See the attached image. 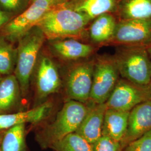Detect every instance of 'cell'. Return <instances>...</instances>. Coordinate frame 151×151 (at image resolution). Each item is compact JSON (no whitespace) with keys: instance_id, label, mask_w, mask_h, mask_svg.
<instances>
[{"instance_id":"32","label":"cell","mask_w":151,"mask_h":151,"mask_svg":"<svg viewBox=\"0 0 151 151\" xmlns=\"http://www.w3.org/2000/svg\"><path fill=\"white\" fill-rule=\"evenodd\" d=\"M34 1H35V0H31V4H32V2H33Z\"/></svg>"},{"instance_id":"27","label":"cell","mask_w":151,"mask_h":151,"mask_svg":"<svg viewBox=\"0 0 151 151\" xmlns=\"http://www.w3.org/2000/svg\"><path fill=\"white\" fill-rule=\"evenodd\" d=\"M70 0H52L53 7L63 5L68 2Z\"/></svg>"},{"instance_id":"16","label":"cell","mask_w":151,"mask_h":151,"mask_svg":"<svg viewBox=\"0 0 151 151\" xmlns=\"http://www.w3.org/2000/svg\"><path fill=\"white\" fill-rule=\"evenodd\" d=\"M113 14H104L92 20L88 29V36L93 45H108L113 37L118 22Z\"/></svg>"},{"instance_id":"14","label":"cell","mask_w":151,"mask_h":151,"mask_svg":"<svg viewBox=\"0 0 151 151\" xmlns=\"http://www.w3.org/2000/svg\"><path fill=\"white\" fill-rule=\"evenodd\" d=\"M52 106V102L46 101L27 111L0 114V130H6L20 124L38 123L48 116Z\"/></svg>"},{"instance_id":"23","label":"cell","mask_w":151,"mask_h":151,"mask_svg":"<svg viewBox=\"0 0 151 151\" xmlns=\"http://www.w3.org/2000/svg\"><path fill=\"white\" fill-rule=\"evenodd\" d=\"M31 0H0V8L15 17L27 9Z\"/></svg>"},{"instance_id":"10","label":"cell","mask_w":151,"mask_h":151,"mask_svg":"<svg viewBox=\"0 0 151 151\" xmlns=\"http://www.w3.org/2000/svg\"><path fill=\"white\" fill-rule=\"evenodd\" d=\"M35 68V96L38 106L50 95L59 91L62 81L57 65L49 56L42 55Z\"/></svg>"},{"instance_id":"29","label":"cell","mask_w":151,"mask_h":151,"mask_svg":"<svg viewBox=\"0 0 151 151\" xmlns=\"http://www.w3.org/2000/svg\"><path fill=\"white\" fill-rule=\"evenodd\" d=\"M146 48H147V49L148 54L150 55V58L151 62V43L150 45H148Z\"/></svg>"},{"instance_id":"7","label":"cell","mask_w":151,"mask_h":151,"mask_svg":"<svg viewBox=\"0 0 151 151\" xmlns=\"http://www.w3.org/2000/svg\"><path fill=\"white\" fill-rule=\"evenodd\" d=\"M94 58L73 65L65 80V90L69 100L87 104L91 91Z\"/></svg>"},{"instance_id":"17","label":"cell","mask_w":151,"mask_h":151,"mask_svg":"<svg viewBox=\"0 0 151 151\" xmlns=\"http://www.w3.org/2000/svg\"><path fill=\"white\" fill-rule=\"evenodd\" d=\"M22 97L15 75L4 76L0 81V114L11 113L19 105Z\"/></svg>"},{"instance_id":"9","label":"cell","mask_w":151,"mask_h":151,"mask_svg":"<svg viewBox=\"0 0 151 151\" xmlns=\"http://www.w3.org/2000/svg\"><path fill=\"white\" fill-rule=\"evenodd\" d=\"M148 86H142L120 78L105 103L108 109L130 111L137 105L151 100Z\"/></svg>"},{"instance_id":"8","label":"cell","mask_w":151,"mask_h":151,"mask_svg":"<svg viewBox=\"0 0 151 151\" xmlns=\"http://www.w3.org/2000/svg\"><path fill=\"white\" fill-rule=\"evenodd\" d=\"M151 43V20H118L108 45L147 47Z\"/></svg>"},{"instance_id":"3","label":"cell","mask_w":151,"mask_h":151,"mask_svg":"<svg viewBox=\"0 0 151 151\" xmlns=\"http://www.w3.org/2000/svg\"><path fill=\"white\" fill-rule=\"evenodd\" d=\"M46 38L42 30L35 26L17 42L16 67L14 74L19 82L22 97L27 96L38 56Z\"/></svg>"},{"instance_id":"28","label":"cell","mask_w":151,"mask_h":151,"mask_svg":"<svg viewBox=\"0 0 151 151\" xmlns=\"http://www.w3.org/2000/svg\"><path fill=\"white\" fill-rule=\"evenodd\" d=\"M5 130H0V150H1V142H2V138H3V135L4 134Z\"/></svg>"},{"instance_id":"19","label":"cell","mask_w":151,"mask_h":151,"mask_svg":"<svg viewBox=\"0 0 151 151\" xmlns=\"http://www.w3.org/2000/svg\"><path fill=\"white\" fill-rule=\"evenodd\" d=\"M115 15L119 21L151 20V0H120Z\"/></svg>"},{"instance_id":"11","label":"cell","mask_w":151,"mask_h":151,"mask_svg":"<svg viewBox=\"0 0 151 151\" xmlns=\"http://www.w3.org/2000/svg\"><path fill=\"white\" fill-rule=\"evenodd\" d=\"M151 130V99L140 103L129 111L126 133L121 143L124 148L130 142Z\"/></svg>"},{"instance_id":"21","label":"cell","mask_w":151,"mask_h":151,"mask_svg":"<svg viewBox=\"0 0 151 151\" xmlns=\"http://www.w3.org/2000/svg\"><path fill=\"white\" fill-rule=\"evenodd\" d=\"M0 34V75L13 74L16 67L17 47Z\"/></svg>"},{"instance_id":"12","label":"cell","mask_w":151,"mask_h":151,"mask_svg":"<svg viewBox=\"0 0 151 151\" xmlns=\"http://www.w3.org/2000/svg\"><path fill=\"white\" fill-rule=\"evenodd\" d=\"M88 110L76 133L92 144L102 136L103 123L107 109L105 103H87Z\"/></svg>"},{"instance_id":"6","label":"cell","mask_w":151,"mask_h":151,"mask_svg":"<svg viewBox=\"0 0 151 151\" xmlns=\"http://www.w3.org/2000/svg\"><path fill=\"white\" fill-rule=\"evenodd\" d=\"M53 7L52 0H35L27 9L13 17L0 30V34L15 43L37 25L45 13Z\"/></svg>"},{"instance_id":"26","label":"cell","mask_w":151,"mask_h":151,"mask_svg":"<svg viewBox=\"0 0 151 151\" xmlns=\"http://www.w3.org/2000/svg\"><path fill=\"white\" fill-rule=\"evenodd\" d=\"M14 17L11 14L0 8V30Z\"/></svg>"},{"instance_id":"15","label":"cell","mask_w":151,"mask_h":151,"mask_svg":"<svg viewBox=\"0 0 151 151\" xmlns=\"http://www.w3.org/2000/svg\"><path fill=\"white\" fill-rule=\"evenodd\" d=\"M120 0H70L63 5L92 20L104 14H115Z\"/></svg>"},{"instance_id":"22","label":"cell","mask_w":151,"mask_h":151,"mask_svg":"<svg viewBox=\"0 0 151 151\" xmlns=\"http://www.w3.org/2000/svg\"><path fill=\"white\" fill-rule=\"evenodd\" d=\"M51 148L55 151H92V144L76 132L65 136Z\"/></svg>"},{"instance_id":"31","label":"cell","mask_w":151,"mask_h":151,"mask_svg":"<svg viewBox=\"0 0 151 151\" xmlns=\"http://www.w3.org/2000/svg\"><path fill=\"white\" fill-rule=\"evenodd\" d=\"M2 75H0V81H1V78H2Z\"/></svg>"},{"instance_id":"4","label":"cell","mask_w":151,"mask_h":151,"mask_svg":"<svg viewBox=\"0 0 151 151\" xmlns=\"http://www.w3.org/2000/svg\"><path fill=\"white\" fill-rule=\"evenodd\" d=\"M147 47L117 46L114 59L120 77L148 86L151 81V62Z\"/></svg>"},{"instance_id":"1","label":"cell","mask_w":151,"mask_h":151,"mask_svg":"<svg viewBox=\"0 0 151 151\" xmlns=\"http://www.w3.org/2000/svg\"><path fill=\"white\" fill-rule=\"evenodd\" d=\"M90 22L91 21L82 14L60 5L51 8L36 26L42 30L46 39L53 40L83 37Z\"/></svg>"},{"instance_id":"5","label":"cell","mask_w":151,"mask_h":151,"mask_svg":"<svg viewBox=\"0 0 151 151\" xmlns=\"http://www.w3.org/2000/svg\"><path fill=\"white\" fill-rule=\"evenodd\" d=\"M120 78L113 55H103L94 58V67L90 97L88 103H106Z\"/></svg>"},{"instance_id":"18","label":"cell","mask_w":151,"mask_h":151,"mask_svg":"<svg viewBox=\"0 0 151 151\" xmlns=\"http://www.w3.org/2000/svg\"><path fill=\"white\" fill-rule=\"evenodd\" d=\"M129 111L107 108L104 119L102 135L122 142L126 133Z\"/></svg>"},{"instance_id":"24","label":"cell","mask_w":151,"mask_h":151,"mask_svg":"<svg viewBox=\"0 0 151 151\" xmlns=\"http://www.w3.org/2000/svg\"><path fill=\"white\" fill-rule=\"evenodd\" d=\"M92 151H122L123 147L120 142L105 135L92 144Z\"/></svg>"},{"instance_id":"2","label":"cell","mask_w":151,"mask_h":151,"mask_svg":"<svg viewBox=\"0 0 151 151\" xmlns=\"http://www.w3.org/2000/svg\"><path fill=\"white\" fill-rule=\"evenodd\" d=\"M88 110L87 104L69 100L57 114L53 122L47 125L37 137L42 148H51L65 136L75 133Z\"/></svg>"},{"instance_id":"20","label":"cell","mask_w":151,"mask_h":151,"mask_svg":"<svg viewBox=\"0 0 151 151\" xmlns=\"http://www.w3.org/2000/svg\"><path fill=\"white\" fill-rule=\"evenodd\" d=\"M25 126L20 124L5 131L0 151H27Z\"/></svg>"},{"instance_id":"30","label":"cell","mask_w":151,"mask_h":151,"mask_svg":"<svg viewBox=\"0 0 151 151\" xmlns=\"http://www.w3.org/2000/svg\"><path fill=\"white\" fill-rule=\"evenodd\" d=\"M148 90H149V92H150V93L151 95V81L150 83L148 86Z\"/></svg>"},{"instance_id":"13","label":"cell","mask_w":151,"mask_h":151,"mask_svg":"<svg viewBox=\"0 0 151 151\" xmlns=\"http://www.w3.org/2000/svg\"><path fill=\"white\" fill-rule=\"evenodd\" d=\"M51 41L50 46L52 52L60 58L67 60L88 59L96 49L92 44L82 43L73 38Z\"/></svg>"},{"instance_id":"25","label":"cell","mask_w":151,"mask_h":151,"mask_svg":"<svg viewBox=\"0 0 151 151\" xmlns=\"http://www.w3.org/2000/svg\"><path fill=\"white\" fill-rule=\"evenodd\" d=\"M122 151H151V130L130 142Z\"/></svg>"}]
</instances>
